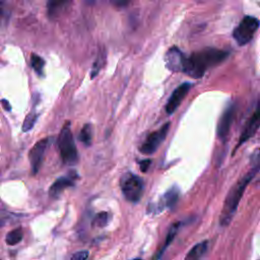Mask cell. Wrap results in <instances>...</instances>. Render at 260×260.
<instances>
[{
    "label": "cell",
    "mask_w": 260,
    "mask_h": 260,
    "mask_svg": "<svg viewBox=\"0 0 260 260\" xmlns=\"http://www.w3.org/2000/svg\"><path fill=\"white\" fill-rule=\"evenodd\" d=\"M132 260H141L140 258H134V259H132Z\"/></svg>",
    "instance_id": "obj_30"
},
{
    "label": "cell",
    "mask_w": 260,
    "mask_h": 260,
    "mask_svg": "<svg viewBox=\"0 0 260 260\" xmlns=\"http://www.w3.org/2000/svg\"><path fill=\"white\" fill-rule=\"evenodd\" d=\"M170 122H167L165 125H162L159 129H157L154 132H151L146 139L143 141V143L140 145L139 150L143 154H151L156 151V149L159 147L161 142L166 139L167 134L170 129Z\"/></svg>",
    "instance_id": "obj_6"
},
{
    "label": "cell",
    "mask_w": 260,
    "mask_h": 260,
    "mask_svg": "<svg viewBox=\"0 0 260 260\" xmlns=\"http://www.w3.org/2000/svg\"><path fill=\"white\" fill-rule=\"evenodd\" d=\"M1 7H2V2H1V0H0V12H1Z\"/></svg>",
    "instance_id": "obj_28"
},
{
    "label": "cell",
    "mask_w": 260,
    "mask_h": 260,
    "mask_svg": "<svg viewBox=\"0 0 260 260\" xmlns=\"http://www.w3.org/2000/svg\"><path fill=\"white\" fill-rule=\"evenodd\" d=\"M105 53L104 52H101L96 58V60L94 61L93 65H92V68H91V71H90V78L93 79L100 72L101 68L103 67V64L105 63Z\"/></svg>",
    "instance_id": "obj_20"
},
{
    "label": "cell",
    "mask_w": 260,
    "mask_h": 260,
    "mask_svg": "<svg viewBox=\"0 0 260 260\" xmlns=\"http://www.w3.org/2000/svg\"><path fill=\"white\" fill-rule=\"evenodd\" d=\"M30 62H31V66H32V68L35 69V71H36L39 75H42V74H43V70H44V66H45V61H44V59H43L42 57H40L39 55L32 54V55H31Z\"/></svg>",
    "instance_id": "obj_21"
},
{
    "label": "cell",
    "mask_w": 260,
    "mask_h": 260,
    "mask_svg": "<svg viewBox=\"0 0 260 260\" xmlns=\"http://www.w3.org/2000/svg\"><path fill=\"white\" fill-rule=\"evenodd\" d=\"M192 84L189 82H184L181 85H179L171 94L167 105H166V112L167 114H173L177 108L180 106L186 94L189 92Z\"/></svg>",
    "instance_id": "obj_9"
},
{
    "label": "cell",
    "mask_w": 260,
    "mask_h": 260,
    "mask_svg": "<svg viewBox=\"0 0 260 260\" xmlns=\"http://www.w3.org/2000/svg\"><path fill=\"white\" fill-rule=\"evenodd\" d=\"M2 105H3V107L5 108V110H7V111H9L10 110V105L8 104V102L7 101H2Z\"/></svg>",
    "instance_id": "obj_26"
},
{
    "label": "cell",
    "mask_w": 260,
    "mask_h": 260,
    "mask_svg": "<svg viewBox=\"0 0 260 260\" xmlns=\"http://www.w3.org/2000/svg\"><path fill=\"white\" fill-rule=\"evenodd\" d=\"M58 148L64 164L73 166L78 161V152L69 123L64 124L58 136Z\"/></svg>",
    "instance_id": "obj_3"
},
{
    "label": "cell",
    "mask_w": 260,
    "mask_h": 260,
    "mask_svg": "<svg viewBox=\"0 0 260 260\" xmlns=\"http://www.w3.org/2000/svg\"><path fill=\"white\" fill-rule=\"evenodd\" d=\"M179 199V190L176 187L169 189L157 202H154L148 206L149 213H160L167 208H173Z\"/></svg>",
    "instance_id": "obj_7"
},
{
    "label": "cell",
    "mask_w": 260,
    "mask_h": 260,
    "mask_svg": "<svg viewBox=\"0 0 260 260\" xmlns=\"http://www.w3.org/2000/svg\"><path fill=\"white\" fill-rule=\"evenodd\" d=\"M22 230L20 228L18 229H15V230H12L11 232H9L7 235H6V243L10 246H14L16 244H18L21 240H22Z\"/></svg>",
    "instance_id": "obj_18"
},
{
    "label": "cell",
    "mask_w": 260,
    "mask_h": 260,
    "mask_svg": "<svg viewBox=\"0 0 260 260\" xmlns=\"http://www.w3.org/2000/svg\"><path fill=\"white\" fill-rule=\"evenodd\" d=\"M150 162H151V161H150V159H143V160L139 161L141 172L145 173V172L148 170V168H149V166H150Z\"/></svg>",
    "instance_id": "obj_24"
},
{
    "label": "cell",
    "mask_w": 260,
    "mask_h": 260,
    "mask_svg": "<svg viewBox=\"0 0 260 260\" xmlns=\"http://www.w3.org/2000/svg\"><path fill=\"white\" fill-rule=\"evenodd\" d=\"M50 141H51L50 138H44V139L38 141L30 149L28 158H29L32 174H37L39 172V170L43 164L46 149L48 148V146L50 144Z\"/></svg>",
    "instance_id": "obj_8"
},
{
    "label": "cell",
    "mask_w": 260,
    "mask_h": 260,
    "mask_svg": "<svg viewBox=\"0 0 260 260\" xmlns=\"http://www.w3.org/2000/svg\"><path fill=\"white\" fill-rule=\"evenodd\" d=\"M120 187L124 197L128 201L132 203L140 201L144 191V183L140 177L130 172L126 173L120 179Z\"/></svg>",
    "instance_id": "obj_4"
},
{
    "label": "cell",
    "mask_w": 260,
    "mask_h": 260,
    "mask_svg": "<svg viewBox=\"0 0 260 260\" xmlns=\"http://www.w3.org/2000/svg\"><path fill=\"white\" fill-rule=\"evenodd\" d=\"M181 224H182V222L177 221V222H175L174 224H172V225H171V228L169 229V232H168V234H167L165 244H164V246H162V247L157 251V253L154 255L153 260H158L159 258H161V256L164 255L165 251L168 249V247L170 246V244L173 242V240L175 239L176 235L178 234V232H179V230H180Z\"/></svg>",
    "instance_id": "obj_15"
},
{
    "label": "cell",
    "mask_w": 260,
    "mask_h": 260,
    "mask_svg": "<svg viewBox=\"0 0 260 260\" xmlns=\"http://www.w3.org/2000/svg\"><path fill=\"white\" fill-rule=\"evenodd\" d=\"M259 128V109L257 108L256 111L254 112V114L252 115V117L250 118V120L248 121L244 131L242 132L238 145L235 147V150L240 147L243 143H245L247 140H249L251 137H253L255 135V133L257 132Z\"/></svg>",
    "instance_id": "obj_12"
},
{
    "label": "cell",
    "mask_w": 260,
    "mask_h": 260,
    "mask_svg": "<svg viewBox=\"0 0 260 260\" xmlns=\"http://www.w3.org/2000/svg\"><path fill=\"white\" fill-rule=\"evenodd\" d=\"M88 256H89L88 251L82 250V251H78V252L74 253L71 256V260H87Z\"/></svg>",
    "instance_id": "obj_23"
},
{
    "label": "cell",
    "mask_w": 260,
    "mask_h": 260,
    "mask_svg": "<svg viewBox=\"0 0 260 260\" xmlns=\"http://www.w3.org/2000/svg\"><path fill=\"white\" fill-rule=\"evenodd\" d=\"M37 118H38V115H37L35 112L29 113V114L25 117V119H24V122H23V125H22V130H23L24 132L30 130V129L34 127V125H35V123H36V121H37Z\"/></svg>",
    "instance_id": "obj_22"
},
{
    "label": "cell",
    "mask_w": 260,
    "mask_h": 260,
    "mask_svg": "<svg viewBox=\"0 0 260 260\" xmlns=\"http://www.w3.org/2000/svg\"><path fill=\"white\" fill-rule=\"evenodd\" d=\"M129 1L130 0H113V3H115L119 7H123L126 6L129 3Z\"/></svg>",
    "instance_id": "obj_25"
},
{
    "label": "cell",
    "mask_w": 260,
    "mask_h": 260,
    "mask_svg": "<svg viewBox=\"0 0 260 260\" xmlns=\"http://www.w3.org/2000/svg\"><path fill=\"white\" fill-rule=\"evenodd\" d=\"M208 247V242L207 241H202L195 246L192 247V249L187 253L185 260H200L204 254L207 251Z\"/></svg>",
    "instance_id": "obj_16"
},
{
    "label": "cell",
    "mask_w": 260,
    "mask_h": 260,
    "mask_svg": "<svg viewBox=\"0 0 260 260\" xmlns=\"http://www.w3.org/2000/svg\"><path fill=\"white\" fill-rule=\"evenodd\" d=\"M258 171H259V162L253 165L252 168L230 190L229 194L225 197V200L219 215V223L221 226H226L232 221L247 186L256 176Z\"/></svg>",
    "instance_id": "obj_2"
},
{
    "label": "cell",
    "mask_w": 260,
    "mask_h": 260,
    "mask_svg": "<svg viewBox=\"0 0 260 260\" xmlns=\"http://www.w3.org/2000/svg\"><path fill=\"white\" fill-rule=\"evenodd\" d=\"M111 219V216L108 212L106 211H102V212H99L92 219V226H95V228H104L106 226L109 221Z\"/></svg>",
    "instance_id": "obj_19"
},
{
    "label": "cell",
    "mask_w": 260,
    "mask_h": 260,
    "mask_svg": "<svg viewBox=\"0 0 260 260\" xmlns=\"http://www.w3.org/2000/svg\"><path fill=\"white\" fill-rule=\"evenodd\" d=\"M78 139L85 145L89 146L92 141V128L90 124H85L80 130Z\"/></svg>",
    "instance_id": "obj_17"
},
{
    "label": "cell",
    "mask_w": 260,
    "mask_h": 260,
    "mask_svg": "<svg viewBox=\"0 0 260 260\" xmlns=\"http://www.w3.org/2000/svg\"><path fill=\"white\" fill-rule=\"evenodd\" d=\"M3 224H4V219L0 216V228H1Z\"/></svg>",
    "instance_id": "obj_27"
},
{
    "label": "cell",
    "mask_w": 260,
    "mask_h": 260,
    "mask_svg": "<svg viewBox=\"0 0 260 260\" xmlns=\"http://www.w3.org/2000/svg\"><path fill=\"white\" fill-rule=\"evenodd\" d=\"M71 0H48L47 10L50 18H55L59 16L65 8L70 4Z\"/></svg>",
    "instance_id": "obj_14"
},
{
    "label": "cell",
    "mask_w": 260,
    "mask_h": 260,
    "mask_svg": "<svg viewBox=\"0 0 260 260\" xmlns=\"http://www.w3.org/2000/svg\"><path fill=\"white\" fill-rule=\"evenodd\" d=\"M228 55L226 51L215 48H206L195 52L184 58L182 72L192 78H200L208 68L222 62Z\"/></svg>",
    "instance_id": "obj_1"
},
{
    "label": "cell",
    "mask_w": 260,
    "mask_h": 260,
    "mask_svg": "<svg viewBox=\"0 0 260 260\" xmlns=\"http://www.w3.org/2000/svg\"><path fill=\"white\" fill-rule=\"evenodd\" d=\"M86 1H87V2H89V3H91V2H93L94 0H86Z\"/></svg>",
    "instance_id": "obj_29"
},
{
    "label": "cell",
    "mask_w": 260,
    "mask_h": 260,
    "mask_svg": "<svg viewBox=\"0 0 260 260\" xmlns=\"http://www.w3.org/2000/svg\"><path fill=\"white\" fill-rule=\"evenodd\" d=\"M184 58L185 56L183 53L180 51V49L173 47L170 48V50L167 52L165 61L168 69L174 72H182L183 70V63H184Z\"/></svg>",
    "instance_id": "obj_11"
},
{
    "label": "cell",
    "mask_w": 260,
    "mask_h": 260,
    "mask_svg": "<svg viewBox=\"0 0 260 260\" xmlns=\"http://www.w3.org/2000/svg\"><path fill=\"white\" fill-rule=\"evenodd\" d=\"M234 114H235L234 106L230 105L229 107L225 108V110L220 116V119L217 124V136L221 140H225V138L228 137V134L230 132V129L234 120Z\"/></svg>",
    "instance_id": "obj_10"
},
{
    "label": "cell",
    "mask_w": 260,
    "mask_h": 260,
    "mask_svg": "<svg viewBox=\"0 0 260 260\" xmlns=\"http://www.w3.org/2000/svg\"><path fill=\"white\" fill-rule=\"evenodd\" d=\"M74 178L73 177H60L58 178L57 180L54 181V183L51 185L50 189H49V195L52 197V198H57L59 197L62 192L69 188V187H72L74 185Z\"/></svg>",
    "instance_id": "obj_13"
},
{
    "label": "cell",
    "mask_w": 260,
    "mask_h": 260,
    "mask_svg": "<svg viewBox=\"0 0 260 260\" xmlns=\"http://www.w3.org/2000/svg\"><path fill=\"white\" fill-rule=\"evenodd\" d=\"M258 27H259L258 18L251 15H247L241 20L239 25L235 28L233 34L234 39L240 46H244L253 39Z\"/></svg>",
    "instance_id": "obj_5"
}]
</instances>
